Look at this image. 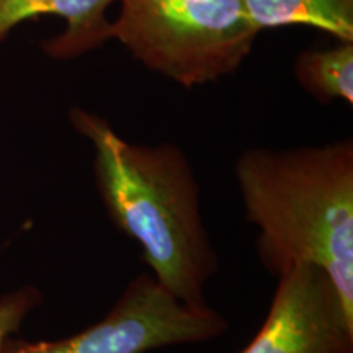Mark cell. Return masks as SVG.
Listing matches in <instances>:
<instances>
[{
	"instance_id": "obj_1",
	"label": "cell",
	"mask_w": 353,
	"mask_h": 353,
	"mask_svg": "<svg viewBox=\"0 0 353 353\" xmlns=\"http://www.w3.org/2000/svg\"><path fill=\"white\" fill-rule=\"evenodd\" d=\"M70 126L94 149V180L108 219L138 244L151 275L180 301L205 306L219 259L203 219L201 190L179 145L134 144L107 118L70 107Z\"/></svg>"
},
{
	"instance_id": "obj_2",
	"label": "cell",
	"mask_w": 353,
	"mask_h": 353,
	"mask_svg": "<svg viewBox=\"0 0 353 353\" xmlns=\"http://www.w3.org/2000/svg\"><path fill=\"white\" fill-rule=\"evenodd\" d=\"M257 254L278 275L294 263L329 275L353 312V143L250 148L234 165Z\"/></svg>"
},
{
	"instance_id": "obj_3",
	"label": "cell",
	"mask_w": 353,
	"mask_h": 353,
	"mask_svg": "<svg viewBox=\"0 0 353 353\" xmlns=\"http://www.w3.org/2000/svg\"><path fill=\"white\" fill-rule=\"evenodd\" d=\"M112 39L138 63L185 88L241 68L260 32L244 0H118Z\"/></svg>"
},
{
	"instance_id": "obj_4",
	"label": "cell",
	"mask_w": 353,
	"mask_h": 353,
	"mask_svg": "<svg viewBox=\"0 0 353 353\" xmlns=\"http://www.w3.org/2000/svg\"><path fill=\"white\" fill-rule=\"evenodd\" d=\"M228 327L226 317L208 304L180 301L151 273H139L95 324L59 341L10 337L2 353H148L213 341Z\"/></svg>"
},
{
	"instance_id": "obj_5",
	"label": "cell",
	"mask_w": 353,
	"mask_h": 353,
	"mask_svg": "<svg viewBox=\"0 0 353 353\" xmlns=\"http://www.w3.org/2000/svg\"><path fill=\"white\" fill-rule=\"evenodd\" d=\"M276 276L262 327L239 353H353V312L327 273L294 263Z\"/></svg>"
},
{
	"instance_id": "obj_6",
	"label": "cell",
	"mask_w": 353,
	"mask_h": 353,
	"mask_svg": "<svg viewBox=\"0 0 353 353\" xmlns=\"http://www.w3.org/2000/svg\"><path fill=\"white\" fill-rule=\"evenodd\" d=\"M114 3L118 0H0V44L25 21L57 17L64 28L41 43L44 56L77 59L112 39L108 10Z\"/></svg>"
},
{
	"instance_id": "obj_7",
	"label": "cell",
	"mask_w": 353,
	"mask_h": 353,
	"mask_svg": "<svg viewBox=\"0 0 353 353\" xmlns=\"http://www.w3.org/2000/svg\"><path fill=\"white\" fill-rule=\"evenodd\" d=\"M259 32L314 28L337 41H353V0H244Z\"/></svg>"
},
{
	"instance_id": "obj_8",
	"label": "cell",
	"mask_w": 353,
	"mask_h": 353,
	"mask_svg": "<svg viewBox=\"0 0 353 353\" xmlns=\"http://www.w3.org/2000/svg\"><path fill=\"white\" fill-rule=\"evenodd\" d=\"M293 72L303 90L321 103L341 100L353 105V41L303 51Z\"/></svg>"
},
{
	"instance_id": "obj_9",
	"label": "cell",
	"mask_w": 353,
	"mask_h": 353,
	"mask_svg": "<svg viewBox=\"0 0 353 353\" xmlns=\"http://www.w3.org/2000/svg\"><path fill=\"white\" fill-rule=\"evenodd\" d=\"M41 303V291L33 285H25L0 298V353L8 339L19 332L30 312Z\"/></svg>"
}]
</instances>
